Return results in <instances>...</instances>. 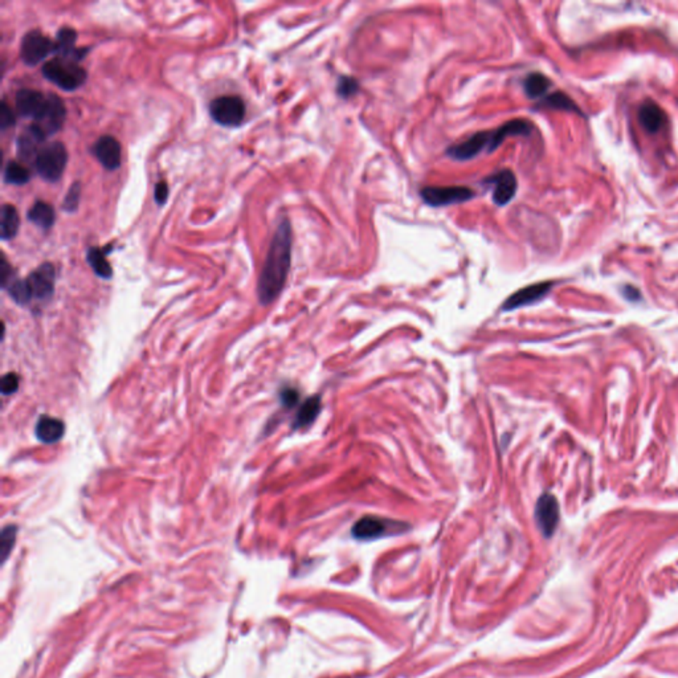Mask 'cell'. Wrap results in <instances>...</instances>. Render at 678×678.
Returning a JSON list of instances; mask_svg holds the SVG:
<instances>
[{"instance_id":"f1b7e54d","label":"cell","mask_w":678,"mask_h":678,"mask_svg":"<svg viewBox=\"0 0 678 678\" xmlns=\"http://www.w3.org/2000/svg\"><path fill=\"white\" fill-rule=\"evenodd\" d=\"M16 532H18V527L13 526V525H8L6 526L3 530H1V535H0V556H1V562L4 563L10 555L11 550L15 544V541H16Z\"/></svg>"},{"instance_id":"44dd1931","label":"cell","mask_w":678,"mask_h":678,"mask_svg":"<svg viewBox=\"0 0 678 678\" xmlns=\"http://www.w3.org/2000/svg\"><path fill=\"white\" fill-rule=\"evenodd\" d=\"M322 408V402L321 397L318 395L315 397H308L303 403V406L298 409L294 423H293V429H301V428L309 427L312 426L315 419L318 418L320 412Z\"/></svg>"},{"instance_id":"836d02e7","label":"cell","mask_w":678,"mask_h":678,"mask_svg":"<svg viewBox=\"0 0 678 678\" xmlns=\"http://www.w3.org/2000/svg\"><path fill=\"white\" fill-rule=\"evenodd\" d=\"M280 397H281L282 404L286 408H291L298 402L300 395L294 388H284Z\"/></svg>"},{"instance_id":"cb8c5ba5","label":"cell","mask_w":678,"mask_h":678,"mask_svg":"<svg viewBox=\"0 0 678 678\" xmlns=\"http://www.w3.org/2000/svg\"><path fill=\"white\" fill-rule=\"evenodd\" d=\"M19 226H21V220L16 209L11 204H4L1 209V224H0L1 239L10 240L12 238H15L19 230Z\"/></svg>"},{"instance_id":"9c48e42d","label":"cell","mask_w":678,"mask_h":678,"mask_svg":"<svg viewBox=\"0 0 678 678\" xmlns=\"http://www.w3.org/2000/svg\"><path fill=\"white\" fill-rule=\"evenodd\" d=\"M535 521L546 538L553 535L559 523V503L551 493L542 494L535 505Z\"/></svg>"},{"instance_id":"9a60e30c","label":"cell","mask_w":678,"mask_h":678,"mask_svg":"<svg viewBox=\"0 0 678 678\" xmlns=\"http://www.w3.org/2000/svg\"><path fill=\"white\" fill-rule=\"evenodd\" d=\"M45 134L37 125L28 126L27 130L18 139V154L24 160L35 165L39 151L42 150V142L45 139Z\"/></svg>"},{"instance_id":"4316f807","label":"cell","mask_w":678,"mask_h":678,"mask_svg":"<svg viewBox=\"0 0 678 678\" xmlns=\"http://www.w3.org/2000/svg\"><path fill=\"white\" fill-rule=\"evenodd\" d=\"M30 173L28 170L21 166L18 162H8V165L4 168V180L8 185H15V186H21L30 182Z\"/></svg>"},{"instance_id":"5b68a950","label":"cell","mask_w":678,"mask_h":678,"mask_svg":"<svg viewBox=\"0 0 678 678\" xmlns=\"http://www.w3.org/2000/svg\"><path fill=\"white\" fill-rule=\"evenodd\" d=\"M420 197L431 207H445L465 203L474 198L476 194L472 188L464 186H428L421 188Z\"/></svg>"},{"instance_id":"f546056e","label":"cell","mask_w":678,"mask_h":678,"mask_svg":"<svg viewBox=\"0 0 678 678\" xmlns=\"http://www.w3.org/2000/svg\"><path fill=\"white\" fill-rule=\"evenodd\" d=\"M359 92V83L351 76H342L337 84V93L342 98H351Z\"/></svg>"},{"instance_id":"d590c367","label":"cell","mask_w":678,"mask_h":678,"mask_svg":"<svg viewBox=\"0 0 678 678\" xmlns=\"http://www.w3.org/2000/svg\"><path fill=\"white\" fill-rule=\"evenodd\" d=\"M11 269L10 264L6 261V259L3 257L1 260V285L3 288H8L11 282Z\"/></svg>"},{"instance_id":"7a4b0ae2","label":"cell","mask_w":678,"mask_h":678,"mask_svg":"<svg viewBox=\"0 0 678 678\" xmlns=\"http://www.w3.org/2000/svg\"><path fill=\"white\" fill-rule=\"evenodd\" d=\"M42 74L47 80L68 92L78 89L86 80V72L76 60L59 56L42 66Z\"/></svg>"},{"instance_id":"8992f818","label":"cell","mask_w":678,"mask_h":678,"mask_svg":"<svg viewBox=\"0 0 678 678\" xmlns=\"http://www.w3.org/2000/svg\"><path fill=\"white\" fill-rule=\"evenodd\" d=\"M399 527H407L406 523L390 521L375 515H366L353 526V537L361 541H371L385 537L388 532H399Z\"/></svg>"},{"instance_id":"484cf974","label":"cell","mask_w":678,"mask_h":678,"mask_svg":"<svg viewBox=\"0 0 678 678\" xmlns=\"http://www.w3.org/2000/svg\"><path fill=\"white\" fill-rule=\"evenodd\" d=\"M105 253H106V250H100L97 247H92L86 252V260H88L89 265L92 267V269L97 276H100L101 279H110L112 274H113V271H112L110 264L107 262L106 257H105Z\"/></svg>"},{"instance_id":"7c38bea8","label":"cell","mask_w":678,"mask_h":678,"mask_svg":"<svg viewBox=\"0 0 678 678\" xmlns=\"http://www.w3.org/2000/svg\"><path fill=\"white\" fill-rule=\"evenodd\" d=\"M54 279H56L54 267L49 262L42 264L37 269L32 271L27 279L32 298H36L40 301L49 300L54 291Z\"/></svg>"},{"instance_id":"e575fe53","label":"cell","mask_w":678,"mask_h":678,"mask_svg":"<svg viewBox=\"0 0 678 678\" xmlns=\"http://www.w3.org/2000/svg\"><path fill=\"white\" fill-rule=\"evenodd\" d=\"M154 197H156V201L158 204H165L166 200L168 198V186L166 182H159L156 186V192H154Z\"/></svg>"},{"instance_id":"4dcf8cb0","label":"cell","mask_w":678,"mask_h":678,"mask_svg":"<svg viewBox=\"0 0 678 678\" xmlns=\"http://www.w3.org/2000/svg\"><path fill=\"white\" fill-rule=\"evenodd\" d=\"M80 195H81V183H80V182H74V185L71 186V188L68 189L65 198H64L63 209H65V211L69 212V214L74 212V211L77 209V207H78Z\"/></svg>"},{"instance_id":"ac0fdd59","label":"cell","mask_w":678,"mask_h":678,"mask_svg":"<svg viewBox=\"0 0 678 678\" xmlns=\"http://www.w3.org/2000/svg\"><path fill=\"white\" fill-rule=\"evenodd\" d=\"M667 121L668 119L665 112L650 100L643 103L638 109V122L644 127V130L650 134L658 133L667 125Z\"/></svg>"},{"instance_id":"ba28073f","label":"cell","mask_w":678,"mask_h":678,"mask_svg":"<svg viewBox=\"0 0 678 678\" xmlns=\"http://www.w3.org/2000/svg\"><path fill=\"white\" fill-rule=\"evenodd\" d=\"M484 183L486 185H491L493 186V201L494 204L500 206V207H503L506 204H509L513 198L515 197L517 194V188H518V182H517V177H515V174L509 170V168H503V170H500L494 174H491L486 179H484Z\"/></svg>"},{"instance_id":"6da1fadb","label":"cell","mask_w":678,"mask_h":678,"mask_svg":"<svg viewBox=\"0 0 678 678\" xmlns=\"http://www.w3.org/2000/svg\"><path fill=\"white\" fill-rule=\"evenodd\" d=\"M292 261V227L282 220L273 235L271 247L261 271L257 294L262 305L273 303L282 292Z\"/></svg>"},{"instance_id":"52a82bcc","label":"cell","mask_w":678,"mask_h":678,"mask_svg":"<svg viewBox=\"0 0 678 678\" xmlns=\"http://www.w3.org/2000/svg\"><path fill=\"white\" fill-rule=\"evenodd\" d=\"M54 53V42H51L42 32L30 31L21 40V60L27 65H37Z\"/></svg>"},{"instance_id":"d4e9b609","label":"cell","mask_w":678,"mask_h":678,"mask_svg":"<svg viewBox=\"0 0 678 678\" xmlns=\"http://www.w3.org/2000/svg\"><path fill=\"white\" fill-rule=\"evenodd\" d=\"M538 105L543 106V107L554 109V110L574 112V113L582 115V112H580V109L578 107V105L575 104L574 100L570 98V97H568L567 94L563 93V92H554V93L547 94L546 97H543Z\"/></svg>"},{"instance_id":"8fae6325","label":"cell","mask_w":678,"mask_h":678,"mask_svg":"<svg viewBox=\"0 0 678 678\" xmlns=\"http://www.w3.org/2000/svg\"><path fill=\"white\" fill-rule=\"evenodd\" d=\"M553 285L554 282L544 281L537 282V284H532L529 286H525V288H522L520 291L511 294L510 297L502 305V310L510 312V310H515V309H520L523 306H529L532 303H538L549 294V292L553 288Z\"/></svg>"},{"instance_id":"277c9868","label":"cell","mask_w":678,"mask_h":678,"mask_svg":"<svg viewBox=\"0 0 678 678\" xmlns=\"http://www.w3.org/2000/svg\"><path fill=\"white\" fill-rule=\"evenodd\" d=\"M212 119L226 127L240 126L245 117V105L238 95H223L215 98L209 105Z\"/></svg>"},{"instance_id":"3957f363","label":"cell","mask_w":678,"mask_h":678,"mask_svg":"<svg viewBox=\"0 0 678 678\" xmlns=\"http://www.w3.org/2000/svg\"><path fill=\"white\" fill-rule=\"evenodd\" d=\"M68 162V153L62 142H52L42 147L35 160L39 175L48 182H57L63 177Z\"/></svg>"},{"instance_id":"1f68e13d","label":"cell","mask_w":678,"mask_h":678,"mask_svg":"<svg viewBox=\"0 0 678 678\" xmlns=\"http://www.w3.org/2000/svg\"><path fill=\"white\" fill-rule=\"evenodd\" d=\"M21 383V378L15 373H8L1 378V394L12 395L18 391Z\"/></svg>"},{"instance_id":"4fadbf2b","label":"cell","mask_w":678,"mask_h":678,"mask_svg":"<svg viewBox=\"0 0 678 678\" xmlns=\"http://www.w3.org/2000/svg\"><path fill=\"white\" fill-rule=\"evenodd\" d=\"M65 113L63 101L57 95L49 94L48 103L40 117L35 121V125L39 126L45 136H52L63 127Z\"/></svg>"},{"instance_id":"ffe728a7","label":"cell","mask_w":678,"mask_h":678,"mask_svg":"<svg viewBox=\"0 0 678 678\" xmlns=\"http://www.w3.org/2000/svg\"><path fill=\"white\" fill-rule=\"evenodd\" d=\"M65 432V426L60 419L51 418V416H40L36 427H35V435L44 444H53L62 440Z\"/></svg>"},{"instance_id":"e0dca14e","label":"cell","mask_w":678,"mask_h":678,"mask_svg":"<svg viewBox=\"0 0 678 678\" xmlns=\"http://www.w3.org/2000/svg\"><path fill=\"white\" fill-rule=\"evenodd\" d=\"M48 103V95L32 90V89H21L16 94V109L21 117L33 118L35 121L40 115Z\"/></svg>"},{"instance_id":"d6986e66","label":"cell","mask_w":678,"mask_h":678,"mask_svg":"<svg viewBox=\"0 0 678 678\" xmlns=\"http://www.w3.org/2000/svg\"><path fill=\"white\" fill-rule=\"evenodd\" d=\"M76 40H77V32L69 27H64L57 33V37L54 42V53L59 54V57L72 59L78 62L81 57H84L85 51L76 48Z\"/></svg>"},{"instance_id":"5bb4252c","label":"cell","mask_w":678,"mask_h":678,"mask_svg":"<svg viewBox=\"0 0 678 678\" xmlns=\"http://www.w3.org/2000/svg\"><path fill=\"white\" fill-rule=\"evenodd\" d=\"M534 125L530 121L523 118H515L505 122L503 125L497 127L496 130H491V139L489 153L496 151L509 136H532Z\"/></svg>"},{"instance_id":"d6a6232c","label":"cell","mask_w":678,"mask_h":678,"mask_svg":"<svg viewBox=\"0 0 678 678\" xmlns=\"http://www.w3.org/2000/svg\"><path fill=\"white\" fill-rule=\"evenodd\" d=\"M15 122H16V118H15L13 112L11 110L10 106L6 101H1V105H0V127L3 130H6L11 126L15 125Z\"/></svg>"},{"instance_id":"2e32d148","label":"cell","mask_w":678,"mask_h":678,"mask_svg":"<svg viewBox=\"0 0 678 678\" xmlns=\"http://www.w3.org/2000/svg\"><path fill=\"white\" fill-rule=\"evenodd\" d=\"M93 153L106 170L113 171L121 166V145L112 136H101L94 144Z\"/></svg>"},{"instance_id":"7402d4cb","label":"cell","mask_w":678,"mask_h":678,"mask_svg":"<svg viewBox=\"0 0 678 678\" xmlns=\"http://www.w3.org/2000/svg\"><path fill=\"white\" fill-rule=\"evenodd\" d=\"M551 88V81L547 76L542 74H530L523 81L525 93L532 100H542L547 95L549 89Z\"/></svg>"},{"instance_id":"603a6c76","label":"cell","mask_w":678,"mask_h":678,"mask_svg":"<svg viewBox=\"0 0 678 678\" xmlns=\"http://www.w3.org/2000/svg\"><path fill=\"white\" fill-rule=\"evenodd\" d=\"M54 209L51 204L45 201H36L28 212V220L44 230H49L54 223Z\"/></svg>"},{"instance_id":"83f0119b","label":"cell","mask_w":678,"mask_h":678,"mask_svg":"<svg viewBox=\"0 0 678 678\" xmlns=\"http://www.w3.org/2000/svg\"><path fill=\"white\" fill-rule=\"evenodd\" d=\"M8 293L12 300L19 305H25L32 300L31 291L27 280H13L8 285Z\"/></svg>"},{"instance_id":"30bf717a","label":"cell","mask_w":678,"mask_h":678,"mask_svg":"<svg viewBox=\"0 0 678 678\" xmlns=\"http://www.w3.org/2000/svg\"><path fill=\"white\" fill-rule=\"evenodd\" d=\"M491 139V130L477 131L473 136H470L468 139L448 147L447 156L452 159H455V160H470V159L480 156L484 150H486L489 153Z\"/></svg>"}]
</instances>
